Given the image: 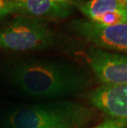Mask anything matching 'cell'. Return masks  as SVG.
<instances>
[{
  "label": "cell",
  "mask_w": 127,
  "mask_h": 128,
  "mask_svg": "<svg viewBox=\"0 0 127 128\" xmlns=\"http://www.w3.org/2000/svg\"><path fill=\"white\" fill-rule=\"evenodd\" d=\"M88 57L92 70L103 84H127V56L92 48Z\"/></svg>",
  "instance_id": "5b68a950"
},
{
  "label": "cell",
  "mask_w": 127,
  "mask_h": 128,
  "mask_svg": "<svg viewBox=\"0 0 127 128\" xmlns=\"http://www.w3.org/2000/svg\"><path fill=\"white\" fill-rule=\"evenodd\" d=\"M121 8L124 7L119 0H89L78 5V9L93 22L105 13Z\"/></svg>",
  "instance_id": "ba28073f"
},
{
  "label": "cell",
  "mask_w": 127,
  "mask_h": 128,
  "mask_svg": "<svg viewBox=\"0 0 127 128\" xmlns=\"http://www.w3.org/2000/svg\"><path fill=\"white\" fill-rule=\"evenodd\" d=\"M17 12V4L13 0H0V19Z\"/></svg>",
  "instance_id": "30bf717a"
},
{
  "label": "cell",
  "mask_w": 127,
  "mask_h": 128,
  "mask_svg": "<svg viewBox=\"0 0 127 128\" xmlns=\"http://www.w3.org/2000/svg\"><path fill=\"white\" fill-rule=\"evenodd\" d=\"M13 85L29 98L58 100L86 90L92 83L88 72L78 65L58 60H26L9 70Z\"/></svg>",
  "instance_id": "6da1fadb"
},
{
  "label": "cell",
  "mask_w": 127,
  "mask_h": 128,
  "mask_svg": "<svg viewBox=\"0 0 127 128\" xmlns=\"http://www.w3.org/2000/svg\"><path fill=\"white\" fill-rule=\"evenodd\" d=\"M95 116L93 109L69 100H50L21 107L7 116V128H83Z\"/></svg>",
  "instance_id": "7a4b0ae2"
},
{
  "label": "cell",
  "mask_w": 127,
  "mask_h": 128,
  "mask_svg": "<svg viewBox=\"0 0 127 128\" xmlns=\"http://www.w3.org/2000/svg\"><path fill=\"white\" fill-rule=\"evenodd\" d=\"M94 128H127V120L109 118Z\"/></svg>",
  "instance_id": "8fae6325"
},
{
  "label": "cell",
  "mask_w": 127,
  "mask_h": 128,
  "mask_svg": "<svg viewBox=\"0 0 127 128\" xmlns=\"http://www.w3.org/2000/svg\"><path fill=\"white\" fill-rule=\"evenodd\" d=\"M88 101L111 118L127 120V84H103L89 94Z\"/></svg>",
  "instance_id": "8992f818"
},
{
  "label": "cell",
  "mask_w": 127,
  "mask_h": 128,
  "mask_svg": "<svg viewBox=\"0 0 127 128\" xmlns=\"http://www.w3.org/2000/svg\"><path fill=\"white\" fill-rule=\"evenodd\" d=\"M55 37L41 19L19 16L0 31V48L11 51L44 50L54 45Z\"/></svg>",
  "instance_id": "3957f363"
},
{
  "label": "cell",
  "mask_w": 127,
  "mask_h": 128,
  "mask_svg": "<svg viewBox=\"0 0 127 128\" xmlns=\"http://www.w3.org/2000/svg\"><path fill=\"white\" fill-rule=\"evenodd\" d=\"M17 12L36 18L63 19L69 17L72 8L66 2L55 0H13Z\"/></svg>",
  "instance_id": "52a82bcc"
},
{
  "label": "cell",
  "mask_w": 127,
  "mask_h": 128,
  "mask_svg": "<svg viewBox=\"0 0 127 128\" xmlns=\"http://www.w3.org/2000/svg\"><path fill=\"white\" fill-rule=\"evenodd\" d=\"M55 1H58V2H64L66 0H55Z\"/></svg>",
  "instance_id": "4fadbf2b"
},
{
  "label": "cell",
  "mask_w": 127,
  "mask_h": 128,
  "mask_svg": "<svg viewBox=\"0 0 127 128\" xmlns=\"http://www.w3.org/2000/svg\"><path fill=\"white\" fill-rule=\"evenodd\" d=\"M68 28L98 47L127 53V23L103 25L91 20L75 19L69 22Z\"/></svg>",
  "instance_id": "277c9868"
},
{
  "label": "cell",
  "mask_w": 127,
  "mask_h": 128,
  "mask_svg": "<svg viewBox=\"0 0 127 128\" xmlns=\"http://www.w3.org/2000/svg\"><path fill=\"white\" fill-rule=\"evenodd\" d=\"M95 22L103 25H117L127 22V8H121L109 12L97 18Z\"/></svg>",
  "instance_id": "9c48e42d"
},
{
  "label": "cell",
  "mask_w": 127,
  "mask_h": 128,
  "mask_svg": "<svg viewBox=\"0 0 127 128\" xmlns=\"http://www.w3.org/2000/svg\"><path fill=\"white\" fill-rule=\"evenodd\" d=\"M119 2L121 4V6L127 8V0H119Z\"/></svg>",
  "instance_id": "7c38bea8"
}]
</instances>
